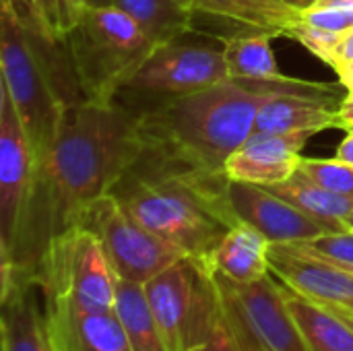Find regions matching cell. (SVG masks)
Returning <instances> with one entry per match:
<instances>
[{
    "instance_id": "836d02e7",
    "label": "cell",
    "mask_w": 353,
    "mask_h": 351,
    "mask_svg": "<svg viewBox=\"0 0 353 351\" xmlns=\"http://www.w3.org/2000/svg\"><path fill=\"white\" fill-rule=\"evenodd\" d=\"M41 6H43V12H46V19L50 23V27L54 29V33L58 37H62V31H60V0H41Z\"/></svg>"
},
{
    "instance_id": "60d3db41",
    "label": "cell",
    "mask_w": 353,
    "mask_h": 351,
    "mask_svg": "<svg viewBox=\"0 0 353 351\" xmlns=\"http://www.w3.org/2000/svg\"><path fill=\"white\" fill-rule=\"evenodd\" d=\"M337 312H341V310H337ZM341 314H345L350 321H353V310H350V312H341Z\"/></svg>"
},
{
    "instance_id": "8d00e7d4",
    "label": "cell",
    "mask_w": 353,
    "mask_h": 351,
    "mask_svg": "<svg viewBox=\"0 0 353 351\" xmlns=\"http://www.w3.org/2000/svg\"><path fill=\"white\" fill-rule=\"evenodd\" d=\"M87 8H97V6H112V0H85Z\"/></svg>"
},
{
    "instance_id": "cb8c5ba5",
    "label": "cell",
    "mask_w": 353,
    "mask_h": 351,
    "mask_svg": "<svg viewBox=\"0 0 353 351\" xmlns=\"http://www.w3.org/2000/svg\"><path fill=\"white\" fill-rule=\"evenodd\" d=\"M116 314L126 331L128 348L132 351H170L163 335L153 319L143 283L118 279L116 283Z\"/></svg>"
},
{
    "instance_id": "603a6c76",
    "label": "cell",
    "mask_w": 353,
    "mask_h": 351,
    "mask_svg": "<svg viewBox=\"0 0 353 351\" xmlns=\"http://www.w3.org/2000/svg\"><path fill=\"white\" fill-rule=\"evenodd\" d=\"M112 4L134 19L155 46L194 29L196 12L182 0H112Z\"/></svg>"
},
{
    "instance_id": "d4e9b609",
    "label": "cell",
    "mask_w": 353,
    "mask_h": 351,
    "mask_svg": "<svg viewBox=\"0 0 353 351\" xmlns=\"http://www.w3.org/2000/svg\"><path fill=\"white\" fill-rule=\"evenodd\" d=\"M298 172L335 194L353 199V166L339 161L337 157L333 159L302 157Z\"/></svg>"
},
{
    "instance_id": "9a60e30c",
    "label": "cell",
    "mask_w": 353,
    "mask_h": 351,
    "mask_svg": "<svg viewBox=\"0 0 353 351\" xmlns=\"http://www.w3.org/2000/svg\"><path fill=\"white\" fill-rule=\"evenodd\" d=\"M46 329L54 351H120L128 348L116 310L93 312L66 304H43Z\"/></svg>"
},
{
    "instance_id": "ac0fdd59",
    "label": "cell",
    "mask_w": 353,
    "mask_h": 351,
    "mask_svg": "<svg viewBox=\"0 0 353 351\" xmlns=\"http://www.w3.org/2000/svg\"><path fill=\"white\" fill-rule=\"evenodd\" d=\"M271 242L250 228L236 223L228 230L213 257V273H219L236 283H252L271 275L269 267Z\"/></svg>"
},
{
    "instance_id": "d590c367",
    "label": "cell",
    "mask_w": 353,
    "mask_h": 351,
    "mask_svg": "<svg viewBox=\"0 0 353 351\" xmlns=\"http://www.w3.org/2000/svg\"><path fill=\"white\" fill-rule=\"evenodd\" d=\"M337 77H339V83L347 91H353V62H350L347 66H343L341 70H337Z\"/></svg>"
},
{
    "instance_id": "1f68e13d",
    "label": "cell",
    "mask_w": 353,
    "mask_h": 351,
    "mask_svg": "<svg viewBox=\"0 0 353 351\" xmlns=\"http://www.w3.org/2000/svg\"><path fill=\"white\" fill-rule=\"evenodd\" d=\"M85 0H60V31H64L79 21V17L85 10Z\"/></svg>"
},
{
    "instance_id": "d6a6232c",
    "label": "cell",
    "mask_w": 353,
    "mask_h": 351,
    "mask_svg": "<svg viewBox=\"0 0 353 351\" xmlns=\"http://www.w3.org/2000/svg\"><path fill=\"white\" fill-rule=\"evenodd\" d=\"M339 128L343 130H353V91H347L345 97L339 103Z\"/></svg>"
},
{
    "instance_id": "4dcf8cb0",
    "label": "cell",
    "mask_w": 353,
    "mask_h": 351,
    "mask_svg": "<svg viewBox=\"0 0 353 351\" xmlns=\"http://www.w3.org/2000/svg\"><path fill=\"white\" fill-rule=\"evenodd\" d=\"M350 62H353V29H350L347 33L341 35V39H339V43H337V48H335V52H333V56H331L329 66L337 72V70H341L343 66H347Z\"/></svg>"
},
{
    "instance_id": "484cf974",
    "label": "cell",
    "mask_w": 353,
    "mask_h": 351,
    "mask_svg": "<svg viewBox=\"0 0 353 351\" xmlns=\"http://www.w3.org/2000/svg\"><path fill=\"white\" fill-rule=\"evenodd\" d=\"M302 19L343 35L353 29V0H316L302 10Z\"/></svg>"
},
{
    "instance_id": "8fae6325",
    "label": "cell",
    "mask_w": 353,
    "mask_h": 351,
    "mask_svg": "<svg viewBox=\"0 0 353 351\" xmlns=\"http://www.w3.org/2000/svg\"><path fill=\"white\" fill-rule=\"evenodd\" d=\"M35 180V157L12 106V99L0 83V252L8 250Z\"/></svg>"
},
{
    "instance_id": "e575fe53",
    "label": "cell",
    "mask_w": 353,
    "mask_h": 351,
    "mask_svg": "<svg viewBox=\"0 0 353 351\" xmlns=\"http://www.w3.org/2000/svg\"><path fill=\"white\" fill-rule=\"evenodd\" d=\"M335 157H337L339 161H345V163L353 166V130H350L347 137L341 141V145H339L337 151H335Z\"/></svg>"
},
{
    "instance_id": "9c48e42d",
    "label": "cell",
    "mask_w": 353,
    "mask_h": 351,
    "mask_svg": "<svg viewBox=\"0 0 353 351\" xmlns=\"http://www.w3.org/2000/svg\"><path fill=\"white\" fill-rule=\"evenodd\" d=\"M77 225L97 236L116 277L124 281L145 285L157 273L184 259L174 246L132 217L112 194L89 205Z\"/></svg>"
},
{
    "instance_id": "30bf717a",
    "label": "cell",
    "mask_w": 353,
    "mask_h": 351,
    "mask_svg": "<svg viewBox=\"0 0 353 351\" xmlns=\"http://www.w3.org/2000/svg\"><path fill=\"white\" fill-rule=\"evenodd\" d=\"M219 37H194L192 31L155 46L122 93L137 97H176L228 81Z\"/></svg>"
},
{
    "instance_id": "6da1fadb",
    "label": "cell",
    "mask_w": 353,
    "mask_h": 351,
    "mask_svg": "<svg viewBox=\"0 0 353 351\" xmlns=\"http://www.w3.org/2000/svg\"><path fill=\"white\" fill-rule=\"evenodd\" d=\"M141 151L137 118L120 101H83L66 110L50 155L35 168L17 236L0 252V296L14 285L35 283V267L48 244L77 225L89 205L110 194Z\"/></svg>"
},
{
    "instance_id": "277c9868",
    "label": "cell",
    "mask_w": 353,
    "mask_h": 351,
    "mask_svg": "<svg viewBox=\"0 0 353 351\" xmlns=\"http://www.w3.org/2000/svg\"><path fill=\"white\" fill-rule=\"evenodd\" d=\"M0 4L2 85L23 122L37 168L50 155L66 110L85 97L64 39L31 33L8 4Z\"/></svg>"
},
{
    "instance_id": "f1b7e54d",
    "label": "cell",
    "mask_w": 353,
    "mask_h": 351,
    "mask_svg": "<svg viewBox=\"0 0 353 351\" xmlns=\"http://www.w3.org/2000/svg\"><path fill=\"white\" fill-rule=\"evenodd\" d=\"M4 4H8L12 8V12L17 14V19L35 35H43V37H52V39H60L54 29L50 27L41 0H0Z\"/></svg>"
},
{
    "instance_id": "b9f144b4",
    "label": "cell",
    "mask_w": 353,
    "mask_h": 351,
    "mask_svg": "<svg viewBox=\"0 0 353 351\" xmlns=\"http://www.w3.org/2000/svg\"><path fill=\"white\" fill-rule=\"evenodd\" d=\"M120 351H132V350H130V348H126V350H120Z\"/></svg>"
},
{
    "instance_id": "4316f807",
    "label": "cell",
    "mask_w": 353,
    "mask_h": 351,
    "mask_svg": "<svg viewBox=\"0 0 353 351\" xmlns=\"http://www.w3.org/2000/svg\"><path fill=\"white\" fill-rule=\"evenodd\" d=\"M298 244L347 271L353 273V232L345 230V232H329L323 234L319 238L306 240V242H292Z\"/></svg>"
},
{
    "instance_id": "74e56055",
    "label": "cell",
    "mask_w": 353,
    "mask_h": 351,
    "mask_svg": "<svg viewBox=\"0 0 353 351\" xmlns=\"http://www.w3.org/2000/svg\"><path fill=\"white\" fill-rule=\"evenodd\" d=\"M288 4H292V6H296L298 10H304L306 6H310L312 2H316V0H285Z\"/></svg>"
},
{
    "instance_id": "d6986e66",
    "label": "cell",
    "mask_w": 353,
    "mask_h": 351,
    "mask_svg": "<svg viewBox=\"0 0 353 351\" xmlns=\"http://www.w3.org/2000/svg\"><path fill=\"white\" fill-rule=\"evenodd\" d=\"M283 285V283H281ZM285 288V285H283ZM292 317L310 351H353V321L285 288Z\"/></svg>"
},
{
    "instance_id": "52a82bcc",
    "label": "cell",
    "mask_w": 353,
    "mask_h": 351,
    "mask_svg": "<svg viewBox=\"0 0 353 351\" xmlns=\"http://www.w3.org/2000/svg\"><path fill=\"white\" fill-rule=\"evenodd\" d=\"M153 319L170 351H194L209 341L221 308L211 273L180 259L145 283Z\"/></svg>"
},
{
    "instance_id": "7c38bea8",
    "label": "cell",
    "mask_w": 353,
    "mask_h": 351,
    "mask_svg": "<svg viewBox=\"0 0 353 351\" xmlns=\"http://www.w3.org/2000/svg\"><path fill=\"white\" fill-rule=\"evenodd\" d=\"M271 275L298 296L333 310H353V273L298 246L271 244Z\"/></svg>"
},
{
    "instance_id": "e0dca14e",
    "label": "cell",
    "mask_w": 353,
    "mask_h": 351,
    "mask_svg": "<svg viewBox=\"0 0 353 351\" xmlns=\"http://www.w3.org/2000/svg\"><path fill=\"white\" fill-rule=\"evenodd\" d=\"M35 283L17 285L0 300V351H54Z\"/></svg>"
},
{
    "instance_id": "8992f818",
    "label": "cell",
    "mask_w": 353,
    "mask_h": 351,
    "mask_svg": "<svg viewBox=\"0 0 353 351\" xmlns=\"http://www.w3.org/2000/svg\"><path fill=\"white\" fill-rule=\"evenodd\" d=\"M43 304L112 312L118 277L97 236L81 225L58 234L41 254L35 275Z\"/></svg>"
},
{
    "instance_id": "4fadbf2b",
    "label": "cell",
    "mask_w": 353,
    "mask_h": 351,
    "mask_svg": "<svg viewBox=\"0 0 353 351\" xmlns=\"http://www.w3.org/2000/svg\"><path fill=\"white\" fill-rule=\"evenodd\" d=\"M230 203L238 223H248L271 244L306 242L329 230L259 184L230 180Z\"/></svg>"
},
{
    "instance_id": "83f0119b",
    "label": "cell",
    "mask_w": 353,
    "mask_h": 351,
    "mask_svg": "<svg viewBox=\"0 0 353 351\" xmlns=\"http://www.w3.org/2000/svg\"><path fill=\"white\" fill-rule=\"evenodd\" d=\"M285 37H292L296 39L302 48H306L310 54H314L319 60H323L325 64L331 62V56L341 39V33H333V31H327L323 27H316V25H310L308 21H304L302 17L288 29Z\"/></svg>"
},
{
    "instance_id": "7a4b0ae2",
    "label": "cell",
    "mask_w": 353,
    "mask_h": 351,
    "mask_svg": "<svg viewBox=\"0 0 353 351\" xmlns=\"http://www.w3.org/2000/svg\"><path fill=\"white\" fill-rule=\"evenodd\" d=\"M110 194L205 273H213L215 250L238 223L228 176L199 172L147 147Z\"/></svg>"
},
{
    "instance_id": "2e32d148",
    "label": "cell",
    "mask_w": 353,
    "mask_h": 351,
    "mask_svg": "<svg viewBox=\"0 0 353 351\" xmlns=\"http://www.w3.org/2000/svg\"><path fill=\"white\" fill-rule=\"evenodd\" d=\"M339 103L294 97V95H263L254 130L267 134H319L327 128H339Z\"/></svg>"
},
{
    "instance_id": "ba28073f",
    "label": "cell",
    "mask_w": 353,
    "mask_h": 351,
    "mask_svg": "<svg viewBox=\"0 0 353 351\" xmlns=\"http://www.w3.org/2000/svg\"><path fill=\"white\" fill-rule=\"evenodd\" d=\"M219 308L242 351H310L285 300V288L273 277L236 283L211 273Z\"/></svg>"
},
{
    "instance_id": "5b68a950",
    "label": "cell",
    "mask_w": 353,
    "mask_h": 351,
    "mask_svg": "<svg viewBox=\"0 0 353 351\" xmlns=\"http://www.w3.org/2000/svg\"><path fill=\"white\" fill-rule=\"evenodd\" d=\"M62 39L85 101L99 106L116 103L155 50L137 21L114 4L85 8Z\"/></svg>"
},
{
    "instance_id": "7402d4cb",
    "label": "cell",
    "mask_w": 353,
    "mask_h": 351,
    "mask_svg": "<svg viewBox=\"0 0 353 351\" xmlns=\"http://www.w3.org/2000/svg\"><path fill=\"white\" fill-rule=\"evenodd\" d=\"M275 35L259 29H248L219 37L223 43V56L228 77L232 81H261L279 74L271 39Z\"/></svg>"
},
{
    "instance_id": "3957f363",
    "label": "cell",
    "mask_w": 353,
    "mask_h": 351,
    "mask_svg": "<svg viewBox=\"0 0 353 351\" xmlns=\"http://www.w3.org/2000/svg\"><path fill=\"white\" fill-rule=\"evenodd\" d=\"M137 118L143 147L199 172L228 176V159L246 143L263 95L228 79L219 85L176 95L118 99Z\"/></svg>"
},
{
    "instance_id": "f35d334b",
    "label": "cell",
    "mask_w": 353,
    "mask_h": 351,
    "mask_svg": "<svg viewBox=\"0 0 353 351\" xmlns=\"http://www.w3.org/2000/svg\"><path fill=\"white\" fill-rule=\"evenodd\" d=\"M345 228H347V230H352V232H353V209H352V213L347 215V219H345Z\"/></svg>"
},
{
    "instance_id": "ffe728a7",
    "label": "cell",
    "mask_w": 353,
    "mask_h": 351,
    "mask_svg": "<svg viewBox=\"0 0 353 351\" xmlns=\"http://www.w3.org/2000/svg\"><path fill=\"white\" fill-rule=\"evenodd\" d=\"M194 12L213 14L248 29L285 35L302 10L285 0H194Z\"/></svg>"
},
{
    "instance_id": "5bb4252c",
    "label": "cell",
    "mask_w": 353,
    "mask_h": 351,
    "mask_svg": "<svg viewBox=\"0 0 353 351\" xmlns=\"http://www.w3.org/2000/svg\"><path fill=\"white\" fill-rule=\"evenodd\" d=\"M314 134H267L252 132L246 143L228 159L225 174L230 180L271 186L290 180L302 161V149Z\"/></svg>"
},
{
    "instance_id": "44dd1931",
    "label": "cell",
    "mask_w": 353,
    "mask_h": 351,
    "mask_svg": "<svg viewBox=\"0 0 353 351\" xmlns=\"http://www.w3.org/2000/svg\"><path fill=\"white\" fill-rule=\"evenodd\" d=\"M279 199L288 201L314 221L323 223L329 232H345V219L352 213L353 199L335 194L325 186L296 172L290 180L265 186Z\"/></svg>"
},
{
    "instance_id": "f546056e",
    "label": "cell",
    "mask_w": 353,
    "mask_h": 351,
    "mask_svg": "<svg viewBox=\"0 0 353 351\" xmlns=\"http://www.w3.org/2000/svg\"><path fill=\"white\" fill-rule=\"evenodd\" d=\"M194 351H242V350H240V345L236 343V339H234L232 331L228 329V325H225V321H223V314H221V319H219V323H217V327H215L213 335L209 337V341Z\"/></svg>"
},
{
    "instance_id": "ab89813d",
    "label": "cell",
    "mask_w": 353,
    "mask_h": 351,
    "mask_svg": "<svg viewBox=\"0 0 353 351\" xmlns=\"http://www.w3.org/2000/svg\"><path fill=\"white\" fill-rule=\"evenodd\" d=\"M182 2H184L188 8H192V10H194V0H182Z\"/></svg>"
}]
</instances>
